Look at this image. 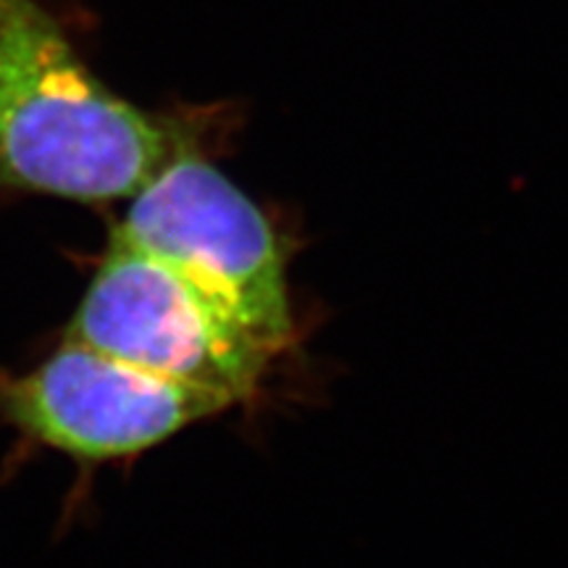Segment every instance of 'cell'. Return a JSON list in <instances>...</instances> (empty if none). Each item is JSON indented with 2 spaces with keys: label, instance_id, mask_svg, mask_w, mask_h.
I'll use <instances>...</instances> for the list:
<instances>
[{
  "label": "cell",
  "instance_id": "6da1fadb",
  "mask_svg": "<svg viewBox=\"0 0 568 568\" xmlns=\"http://www.w3.org/2000/svg\"><path fill=\"white\" fill-rule=\"evenodd\" d=\"M190 134L116 95L38 0H0V195H138Z\"/></svg>",
  "mask_w": 568,
  "mask_h": 568
},
{
  "label": "cell",
  "instance_id": "3957f363",
  "mask_svg": "<svg viewBox=\"0 0 568 568\" xmlns=\"http://www.w3.org/2000/svg\"><path fill=\"white\" fill-rule=\"evenodd\" d=\"M130 201L111 237L203 284L272 355L293 343L280 240L237 184L190 148Z\"/></svg>",
  "mask_w": 568,
  "mask_h": 568
},
{
  "label": "cell",
  "instance_id": "7a4b0ae2",
  "mask_svg": "<svg viewBox=\"0 0 568 568\" xmlns=\"http://www.w3.org/2000/svg\"><path fill=\"white\" fill-rule=\"evenodd\" d=\"M69 339L247 400L274 358L230 305L155 255L111 237Z\"/></svg>",
  "mask_w": 568,
  "mask_h": 568
},
{
  "label": "cell",
  "instance_id": "277c9868",
  "mask_svg": "<svg viewBox=\"0 0 568 568\" xmlns=\"http://www.w3.org/2000/svg\"><path fill=\"white\" fill-rule=\"evenodd\" d=\"M234 403L69 337L30 372H0V418L84 464L138 456Z\"/></svg>",
  "mask_w": 568,
  "mask_h": 568
}]
</instances>
